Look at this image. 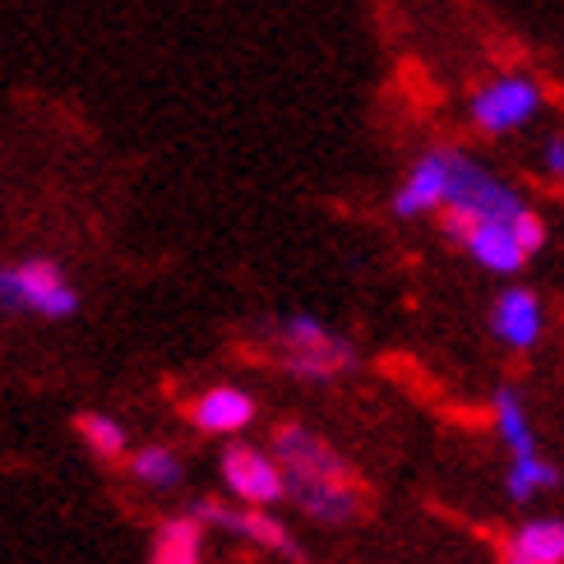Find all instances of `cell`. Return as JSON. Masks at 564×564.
I'll use <instances>...</instances> for the list:
<instances>
[{
  "mask_svg": "<svg viewBox=\"0 0 564 564\" xmlns=\"http://www.w3.org/2000/svg\"><path fill=\"white\" fill-rule=\"evenodd\" d=\"M223 486L237 496V505H254V509L288 500L278 458L254 449V444H227L223 449Z\"/></svg>",
  "mask_w": 564,
  "mask_h": 564,
  "instance_id": "6",
  "label": "cell"
},
{
  "mask_svg": "<svg viewBox=\"0 0 564 564\" xmlns=\"http://www.w3.org/2000/svg\"><path fill=\"white\" fill-rule=\"evenodd\" d=\"M301 564H305V560H301Z\"/></svg>",
  "mask_w": 564,
  "mask_h": 564,
  "instance_id": "20",
  "label": "cell"
},
{
  "mask_svg": "<svg viewBox=\"0 0 564 564\" xmlns=\"http://www.w3.org/2000/svg\"><path fill=\"white\" fill-rule=\"evenodd\" d=\"M0 315L10 319H75L79 288L52 254H23L0 264Z\"/></svg>",
  "mask_w": 564,
  "mask_h": 564,
  "instance_id": "2",
  "label": "cell"
},
{
  "mask_svg": "<svg viewBox=\"0 0 564 564\" xmlns=\"http://www.w3.org/2000/svg\"><path fill=\"white\" fill-rule=\"evenodd\" d=\"M542 162H546V172H551V176H564V139H560V134H555V139H546Z\"/></svg>",
  "mask_w": 564,
  "mask_h": 564,
  "instance_id": "18",
  "label": "cell"
},
{
  "mask_svg": "<svg viewBox=\"0 0 564 564\" xmlns=\"http://www.w3.org/2000/svg\"><path fill=\"white\" fill-rule=\"evenodd\" d=\"M542 111V84L528 75H500L473 98V121L486 134H513Z\"/></svg>",
  "mask_w": 564,
  "mask_h": 564,
  "instance_id": "5",
  "label": "cell"
},
{
  "mask_svg": "<svg viewBox=\"0 0 564 564\" xmlns=\"http://www.w3.org/2000/svg\"><path fill=\"white\" fill-rule=\"evenodd\" d=\"M449 158H454L449 149H435L408 172V181L398 185V195H393L398 218H421L444 204V191H449Z\"/></svg>",
  "mask_w": 564,
  "mask_h": 564,
  "instance_id": "9",
  "label": "cell"
},
{
  "mask_svg": "<svg viewBox=\"0 0 564 564\" xmlns=\"http://www.w3.org/2000/svg\"><path fill=\"white\" fill-rule=\"evenodd\" d=\"M519 223H467L458 246H467V254L490 273H519L528 264V246L519 241Z\"/></svg>",
  "mask_w": 564,
  "mask_h": 564,
  "instance_id": "8",
  "label": "cell"
},
{
  "mask_svg": "<svg viewBox=\"0 0 564 564\" xmlns=\"http://www.w3.org/2000/svg\"><path fill=\"white\" fill-rule=\"evenodd\" d=\"M560 486V467L546 463L542 454H519L509 463V473H505V490H509V500H532V496H546V490Z\"/></svg>",
  "mask_w": 564,
  "mask_h": 564,
  "instance_id": "14",
  "label": "cell"
},
{
  "mask_svg": "<svg viewBox=\"0 0 564 564\" xmlns=\"http://www.w3.org/2000/svg\"><path fill=\"white\" fill-rule=\"evenodd\" d=\"M273 458L282 467L288 500L301 513H311L315 523H351L361 513V486L351 477L347 458H338L319 435L288 421L273 435Z\"/></svg>",
  "mask_w": 564,
  "mask_h": 564,
  "instance_id": "1",
  "label": "cell"
},
{
  "mask_svg": "<svg viewBox=\"0 0 564 564\" xmlns=\"http://www.w3.org/2000/svg\"><path fill=\"white\" fill-rule=\"evenodd\" d=\"M505 564H532L528 555H519V551H505Z\"/></svg>",
  "mask_w": 564,
  "mask_h": 564,
  "instance_id": "19",
  "label": "cell"
},
{
  "mask_svg": "<svg viewBox=\"0 0 564 564\" xmlns=\"http://www.w3.org/2000/svg\"><path fill=\"white\" fill-rule=\"evenodd\" d=\"M75 431H79V440L88 444L93 454H98L102 463H116L126 454V426L116 416H102V412H79L75 416Z\"/></svg>",
  "mask_w": 564,
  "mask_h": 564,
  "instance_id": "16",
  "label": "cell"
},
{
  "mask_svg": "<svg viewBox=\"0 0 564 564\" xmlns=\"http://www.w3.org/2000/svg\"><path fill=\"white\" fill-rule=\"evenodd\" d=\"M509 551L528 555L532 564H564V519H532L513 532Z\"/></svg>",
  "mask_w": 564,
  "mask_h": 564,
  "instance_id": "13",
  "label": "cell"
},
{
  "mask_svg": "<svg viewBox=\"0 0 564 564\" xmlns=\"http://www.w3.org/2000/svg\"><path fill=\"white\" fill-rule=\"evenodd\" d=\"M149 564H204V523L195 519V513L167 519L153 532Z\"/></svg>",
  "mask_w": 564,
  "mask_h": 564,
  "instance_id": "12",
  "label": "cell"
},
{
  "mask_svg": "<svg viewBox=\"0 0 564 564\" xmlns=\"http://www.w3.org/2000/svg\"><path fill=\"white\" fill-rule=\"evenodd\" d=\"M191 513H195L204 528H223L231 536H241V542H254V546H264L273 555H288V560L301 564V551L292 542V532L282 528L273 513H264V509H254V505H237V509H231L223 500H199Z\"/></svg>",
  "mask_w": 564,
  "mask_h": 564,
  "instance_id": "7",
  "label": "cell"
},
{
  "mask_svg": "<svg viewBox=\"0 0 564 564\" xmlns=\"http://www.w3.org/2000/svg\"><path fill=\"white\" fill-rule=\"evenodd\" d=\"M269 347L278 366L305 384H328L338 375L357 370V347L343 334H334L328 324H319L315 315H288L269 324Z\"/></svg>",
  "mask_w": 564,
  "mask_h": 564,
  "instance_id": "3",
  "label": "cell"
},
{
  "mask_svg": "<svg viewBox=\"0 0 564 564\" xmlns=\"http://www.w3.org/2000/svg\"><path fill=\"white\" fill-rule=\"evenodd\" d=\"M254 398L237 384H214L208 393L195 398V408H191V421L204 431V435H241L250 421H254Z\"/></svg>",
  "mask_w": 564,
  "mask_h": 564,
  "instance_id": "11",
  "label": "cell"
},
{
  "mask_svg": "<svg viewBox=\"0 0 564 564\" xmlns=\"http://www.w3.org/2000/svg\"><path fill=\"white\" fill-rule=\"evenodd\" d=\"M444 237L458 241L467 223H519L528 214L523 195L505 185L500 176H490L481 162L454 153L449 158V191H444Z\"/></svg>",
  "mask_w": 564,
  "mask_h": 564,
  "instance_id": "4",
  "label": "cell"
},
{
  "mask_svg": "<svg viewBox=\"0 0 564 564\" xmlns=\"http://www.w3.org/2000/svg\"><path fill=\"white\" fill-rule=\"evenodd\" d=\"M130 473H134V481H144V486H153V490H176V486L185 481L181 458H176L172 449H162V444H149V449H139V454L130 458Z\"/></svg>",
  "mask_w": 564,
  "mask_h": 564,
  "instance_id": "17",
  "label": "cell"
},
{
  "mask_svg": "<svg viewBox=\"0 0 564 564\" xmlns=\"http://www.w3.org/2000/svg\"><path fill=\"white\" fill-rule=\"evenodd\" d=\"M542 301H536V292L528 288H509L496 296V305H490V334H496L500 343L509 347H536V338H542Z\"/></svg>",
  "mask_w": 564,
  "mask_h": 564,
  "instance_id": "10",
  "label": "cell"
},
{
  "mask_svg": "<svg viewBox=\"0 0 564 564\" xmlns=\"http://www.w3.org/2000/svg\"><path fill=\"white\" fill-rule=\"evenodd\" d=\"M496 435L505 440V449L519 458V454H536V435H532V421L519 403L513 389H496Z\"/></svg>",
  "mask_w": 564,
  "mask_h": 564,
  "instance_id": "15",
  "label": "cell"
}]
</instances>
